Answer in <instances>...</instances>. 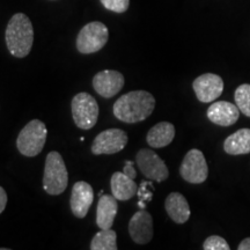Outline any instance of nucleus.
I'll list each match as a JSON object with an SVG mask.
<instances>
[{"label": "nucleus", "mask_w": 250, "mask_h": 250, "mask_svg": "<svg viewBox=\"0 0 250 250\" xmlns=\"http://www.w3.org/2000/svg\"><path fill=\"white\" fill-rule=\"evenodd\" d=\"M155 99L146 90H132L124 94L114 104V115L124 123H139L152 115Z\"/></svg>", "instance_id": "nucleus-1"}, {"label": "nucleus", "mask_w": 250, "mask_h": 250, "mask_svg": "<svg viewBox=\"0 0 250 250\" xmlns=\"http://www.w3.org/2000/svg\"><path fill=\"white\" fill-rule=\"evenodd\" d=\"M6 45L12 56L24 58L34 43V28L26 14L17 13L11 18L5 31Z\"/></svg>", "instance_id": "nucleus-2"}, {"label": "nucleus", "mask_w": 250, "mask_h": 250, "mask_svg": "<svg viewBox=\"0 0 250 250\" xmlns=\"http://www.w3.org/2000/svg\"><path fill=\"white\" fill-rule=\"evenodd\" d=\"M68 184V173L66 166L58 152H50L46 155L43 188L46 193L58 196L66 190Z\"/></svg>", "instance_id": "nucleus-3"}, {"label": "nucleus", "mask_w": 250, "mask_h": 250, "mask_svg": "<svg viewBox=\"0 0 250 250\" xmlns=\"http://www.w3.org/2000/svg\"><path fill=\"white\" fill-rule=\"evenodd\" d=\"M46 136H48V130H46L45 124L40 120L30 121L19 133L17 139V147L19 152L24 156L39 155L43 151Z\"/></svg>", "instance_id": "nucleus-4"}, {"label": "nucleus", "mask_w": 250, "mask_h": 250, "mask_svg": "<svg viewBox=\"0 0 250 250\" xmlns=\"http://www.w3.org/2000/svg\"><path fill=\"white\" fill-rule=\"evenodd\" d=\"M72 116L79 129L89 130L96 124L99 118V104L88 93H79L71 103Z\"/></svg>", "instance_id": "nucleus-5"}, {"label": "nucleus", "mask_w": 250, "mask_h": 250, "mask_svg": "<svg viewBox=\"0 0 250 250\" xmlns=\"http://www.w3.org/2000/svg\"><path fill=\"white\" fill-rule=\"evenodd\" d=\"M108 39L109 31L107 26L99 21H94L87 23L79 31L77 37V49L80 54H94L107 44Z\"/></svg>", "instance_id": "nucleus-6"}, {"label": "nucleus", "mask_w": 250, "mask_h": 250, "mask_svg": "<svg viewBox=\"0 0 250 250\" xmlns=\"http://www.w3.org/2000/svg\"><path fill=\"white\" fill-rule=\"evenodd\" d=\"M180 174L182 179L192 184L205 182L208 176V162L204 154L199 149H190L184 156L180 167Z\"/></svg>", "instance_id": "nucleus-7"}, {"label": "nucleus", "mask_w": 250, "mask_h": 250, "mask_svg": "<svg viewBox=\"0 0 250 250\" xmlns=\"http://www.w3.org/2000/svg\"><path fill=\"white\" fill-rule=\"evenodd\" d=\"M136 164L144 176L151 181L164 182L169 176L165 161L152 149H140L136 155Z\"/></svg>", "instance_id": "nucleus-8"}, {"label": "nucleus", "mask_w": 250, "mask_h": 250, "mask_svg": "<svg viewBox=\"0 0 250 250\" xmlns=\"http://www.w3.org/2000/svg\"><path fill=\"white\" fill-rule=\"evenodd\" d=\"M127 144V134L121 129H108L96 136L92 145L95 155L115 154L121 152Z\"/></svg>", "instance_id": "nucleus-9"}, {"label": "nucleus", "mask_w": 250, "mask_h": 250, "mask_svg": "<svg viewBox=\"0 0 250 250\" xmlns=\"http://www.w3.org/2000/svg\"><path fill=\"white\" fill-rule=\"evenodd\" d=\"M197 99L203 103L217 100L224 92V80L214 73H205L196 78L192 83Z\"/></svg>", "instance_id": "nucleus-10"}, {"label": "nucleus", "mask_w": 250, "mask_h": 250, "mask_svg": "<svg viewBox=\"0 0 250 250\" xmlns=\"http://www.w3.org/2000/svg\"><path fill=\"white\" fill-rule=\"evenodd\" d=\"M124 86V77L121 72L104 70L93 78V87L102 98L110 99L117 95Z\"/></svg>", "instance_id": "nucleus-11"}, {"label": "nucleus", "mask_w": 250, "mask_h": 250, "mask_svg": "<svg viewBox=\"0 0 250 250\" xmlns=\"http://www.w3.org/2000/svg\"><path fill=\"white\" fill-rule=\"evenodd\" d=\"M131 239L137 245H146L153 237V218L146 210H139L132 215L129 223Z\"/></svg>", "instance_id": "nucleus-12"}, {"label": "nucleus", "mask_w": 250, "mask_h": 250, "mask_svg": "<svg viewBox=\"0 0 250 250\" xmlns=\"http://www.w3.org/2000/svg\"><path fill=\"white\" fill-rule=\"evenodd\" d=\"M94 201L93 188L89 183L79 181L72 188L71 210L77 218H85Z\"/></svg>", "instance_id": "nucleus-13"}, {"label": "nucleus", "mask_w": 250, "mask_h": 250, "mask_svg": "<svg viewBox=\"0 0 250 250\" xmlns=\"http://www.w3.org/2000/svg\"><path fill=\"white\" fill-rule=\"evenodd\" d=\"M208 118L212 123L220 126H229L235 124L240 116V110L236 104L227 101H218L208 107Z\"/></svg>", "instance_id": "nucleus-14"}, {"label": "nucleus", "mask_w": 250, "mask_h": 250, "mask_svg": "<svg viewBox=\"0 0 250 250\" xmlns=\"http://www.w3.org/2000/svg\"><path fill=\"white\" fill-rule=\"evenodd\" d=\"M165 208L169 218L176 224L187 223L191 214L189 203L180 192H171L168 195L165 202Z\"/></svg>", "instance_id": "nucleus-15"}, {"label": "nucleus", "mask_w": 250, "mask_h": 250, "mask_svg": "<svg viewBox=\"0 0 250 250\" xmlns=\"http://www.w3.org/2000/svg\"><path fill=\"white\" fill-rule=\"evenodd\" d=\"M118 211L117 199L112 195L100 196L96 208V225L100 229H110Z\"/></svg>", "instance_id": "nucleus-16"}, {"label": "nucleus", "mask_w": 250, "mask_h": 250, "mask_svg": "<svg viewBox=\"0 0 250 250\" xmlns=\"http://www.w3.org/2000/svg\"><path fill=\"white\" fill-rule=\"evenodd\" d=\"M111 192L117 201H129L137 195V187L133 179L124 174L123 171H116L111 176Z\"/></svg>", "instance_id": "nucleus-17"}, {"label": "nucleus", "mask_w": 250, "mask_h": 250, "mask_svg": "<svg viewBox=\"0 0 250 250\" xmlns=\"http://www.w3.org/2000/svg\"><path fill=\"white\" fill-rule=\"evenodd\" d=\"M175 137V126L168 122H161L158 123L148 131L147 144L153 148L166 147L173 142Z\"/></svg>", "instance_id": "nucleus-18"}, {"label": "nucleus", "mask_w": 250, "mask_h": 250, "mask_svg": "<svg viewBox=\"0 0 250 250\" xmlns=\"http://www.w3.org/2000/svg\"><path fill=\"white\" fill-rule=\"evenodd\" d=\"M224 149L229 155H241L250 153V129H240L224 142Z\"/></svg>", "instance_id": "nucleus-19"}, {"label": "nucleus", "mask_w": 250, "mask_h": 250, "mask_svg": "<svg viewBox=\"0 0 250 250\" xmlns=\"http://www.w3.org/2000/svg\"><path fill=\"white\" fill-rule=\"evenodd\" d=\"M92 250H117V234L115 230L101 229L90 242Z\"/></svg>", "instance_id": "nucleus-20"}, {"label": "nucleus", "mask_w": 250, "mask_h": 250, "mask_svg": "<svg viewBox=\"0 0 250 250\" xmlns=\"http://www.w3.org/2000/svg\"><path fill=\"white\" fill-rule=\"evenodd\" d=\"M234 100L239 110L247 117H250V85L243 83L234 93Z\"/></svg>", "instance_id": "nucleus-21"}, {"label": "nucleus", "mask_w": 250, "mask_h": 250, "mask_svg": "<svg viewBox=\"0 0 250 250\" xmlns=\"http://www.w3.org/2000/svg\"><path fill=\"white\" fill-rule=\"evenodd\" d=\"M153 192H154V186L151 181H143L137 190L138 196V208L140 210H145L146 206L153 199Z\"/></svg>", "instance_id": "nucleus-22"}, {"label": "nucleus", "mask_w": 250, "mask_h": 250, "mask_svg": "<svg viewBox=\"0 0 250 250\" xmlns=\"http://www.w3.org/2000/svg\"><path fill=\"white\" fill-rule=\"evenodd\" d=\"M204 250H229L230 247L224 237L219 235H211L203 243Z\"/></svg>", "instance_id": "nucleus-23"}, {"label": "nucleus", "mask_w": 250, "mask_h": 250, "mask_svg": "<svg viewBox=\"0 0 250 250\" xmlns=\"http://www.w3.org/2000/svg\"><path fill=\"white\" fill-rule=\"evenodd\" d=\"M100 1L104 6V8L115 13H124L130 5V0H100Z\"/></svg>", "instance_id": "nucleus-24"}, {"label": "nucleus", "mask_w": 250, "mask_h": 250, "mask_svg": "<svg viewBox=\"0 0 250 250\" xmlns=\"http://www.w3.org/2000/svg\"><path fill=\"white\" fill-rule=\"evenodd\" d=\"M123 173L126 174L127 176L131 177V179H136L137 177V171L134 169V162L132 161H125Z\"/></svg>", "instance_id": "nucleus-25"}, {"label": "nucleus", "mask_w": 250, "mask_h": 250, "mask_svg": "<svg viewBox=\"0 0 250 250\" xmlns=\"http://www.w3.org/2000/svg\"><path fill=\"white\" fill-rule=\"evenodd\" d=\"M7 205V193L4 190V188L0 187V213H2Z\"/></svg>", "instance_id": "nucleus-26"}, {"label": "nucleus", "mask_w": 250, "mask_h": 250, "mask_svg": "<svg viewBox=\"0 0 250 250\" xmlns=\"http://www.w3.org/2000/svg\"><path fill=\"white\" fill-rule=\"evenodd\" d=\"M237 249L239 250H250V237H247V239H245L243 241L240 242Z\"/></svg>", "instance_id": "nucleus-27"}]
</instances>
